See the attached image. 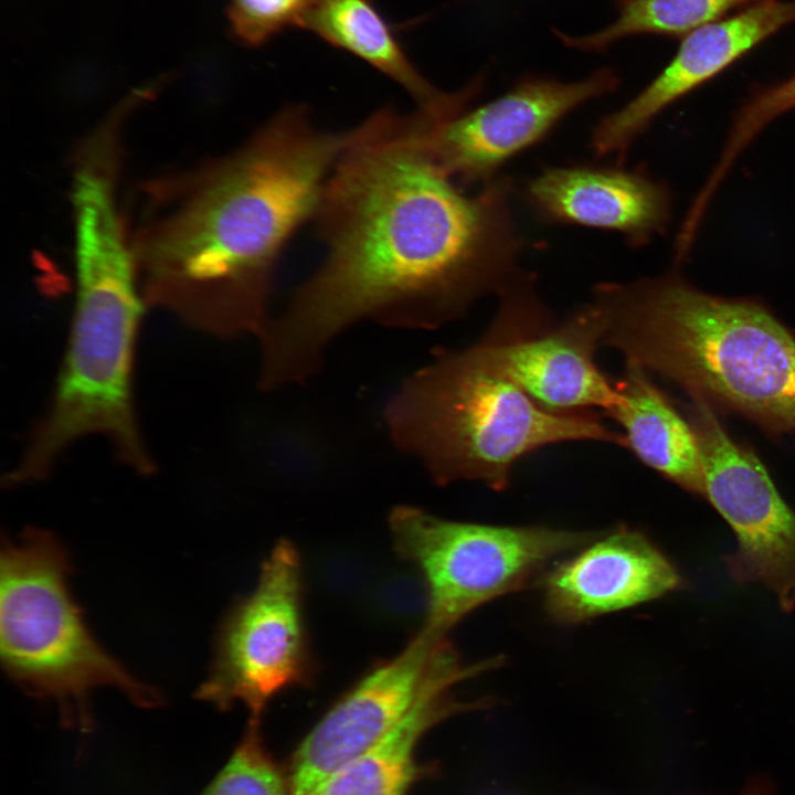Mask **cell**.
I'll list each match as a JSON object with an SVG mask.
<instances>
[{
	"mask_svg": "<svg viewBox=\"0 0 795 795\" xmlns=\"http://www.w3.org/2000/svg\"><path fill=\"white\" fill-rule=\"evenodd\" d=\"M426 121L383 108L351 130L314 215L325 261L259 335L263 390L308 380L358 321L435 329L522 273L511 180L464 193L431 156Z\"/></svg>",
	"mask_w": 795,
	"mask_h": 795,
	"instance_id": "cell-1",
	"label": "cell"
},
{
	"mask_svg": "<svg viewBox=\"0 0 795 795\" xmlns=\"http://www.w3.org/2000/svg\"><path fill=\"white\" fill-rule=\"evenodd\" d=\"M350 135L287 106L236 149L141 183L126 216L145 304L216 335L259 336L283 250Z\"/></svg>",
	"mask_w": 795,
	"mask_h": 795,
	"instance_id": "cell-2",
	"label": "cell"
},
{
	"mask_svg": "<svg viewBox=\"0 0 795 795\" xmlns=\"http://www.w3.org/2000/svg\"><path fill=\"white\" fill-rule=\"evenodd\" d=\"M603 347L712 411L770 435L795 432V335L762 303L701 292L678 276L602 283Z\"/></svg>",
	"mask_w": 795,
	"mask_h": 795,
	"instance_id": "cell-3",
	"label": "cell"
},
{
	"mask_svg": "<svg viewBox=\"0 0 795 795\" xmlns=\"http://www.w3.org/2000/svg\"><path fill=\"white\" fill-rule=\"evenodd\" d=\"M384 420L395 446L433 481H479L501 491L517 465L551 445L600 442L625 447L596 414L547 412L500 368L477 339L441 349L402 382Z\"/></svg>",
	"mask_w": 795,
	"mask_h": 795,
	"instance_id": "cell-4",
	"label": "cell"
},
{
	"mask_svg": "<svg viewBox=\"0 0 795 795\" xmlns=\"http://www.w3.org/2000/svg\"><path fill=\"white\" fill-rule=\"evenodd\" d=\"M2 665L26 692L52 700L64 724L93 725L89 693L115 687L151 708L160 697L106 653L91 635L67 586L68 560L49 532L31 529L2 547L0 563Z\"/></svg>",
	"mask_w": 795,
	"mask_h": 795,
	"instance_id": "cell-5",
	"label": "cell"
},
{
	"mask_svg": "<svg viewBox=\"0 0 795 795\" xmlns=\"http://www.w3.org/2000/svg\"><path fill=\"white\" fill-rule=\"evenodd\" d=\"M389 528L396 555L424 583L421 628L437 637L484 604L537 583L550 562L601 533L455 521L403 505L390 512Z\"/></svg>",
	"mask_w": 795,
	"mask_h": 795,
	"instance_id": "cell-6",
	"label": "cell"
},
{
	"mask_svg": "<svg viewBox=\"0 0 795 795\" xmlns=\"http://www.w3.org/2000/svg\"><path fill=\"white\" fill-rule=\"evenodd\" d=\"M303 570L296 545L277 541L254 590L224 618L198 698L222 710L240 702L259 722L276 696L314 680Z\"/></svg>",
	"mask_w": 795,
	"mask_h": 795,
	"instance_id": "cell-7",
	"label": "cell"
},
{
	"mask_svg": "<svg viewBox=\"0 0 795 795\" xmlns=\"http://www.w3.org/2000/svg\"><path fill=\"white\" fill-rule=\"evenodd\" d=\"M502 657L465 662L447 637L420 628L394 657L367 671L310 729L287 773L289 795H316L340 767L389 734L431 690L496 669Z\"/></svg>",
	"mask_w": 795,
	"mask_h": 795,
	"instance_id": "cell-8",
	"label": "cell"
},
{
	"mask_svg": "<svg viewBox=\"0 0 795 795\" xmlns=\"http://www.w3.org/2000/svg\"><path fill=\"white\" fill-rule=\"evenodd\" d=\"M498 297L495 317L478 340L500 368L547 412L606 414L617 393L596 361L603 326L592 304L555 320L524 273Z\"/></svg>",
	"mask_w": 795,
	"mask_h": 795,
	"instance_id": "cell-9",
	"label": "cell"
},
{
	"mask_svg": "<svg viewBox=\"0 0 795 795\" xmlns=\"http://www.w3.org/2000/svg\"><path fill=\"white\" fill-rule=\"evenodd\" d=\"M695 431L706 478V498L733 529L736 550L724 558L739 584L761 583L785 613L795 608V512L749 446L727 432L716 412L692 401Z\"/></svg>",
	"mask_w": 795,
	"mask_h": 795,
	"instance_id": "cell-10",
	"label": "cell"
},
{
	"mask_svg": "<svg viewBox=\"0 0 795 795\" xmlns=\"http://www.w3.org/2000/svg\"><path fill=\"white\" fill-rule=\"evenodd\" d=\"M613 70L575 82L530 77L500 97L451 118H430L425 142L455 181L488 182L511 157L541 140L565 115L618 86Z\"/></svg>",
	"mask_w": 795,
	"mask_h": 795,
	"instance_id": "cell-11",
	"label": "cell"
},
{
	"mask_svg": "<svg viewBox=\"0 0 795 795\" xmlns=\"http://www.w3.org/2000/svg\"><path fill=\"white\" fill-rule=\"evenodd\" d=\"M544 608L555 622L581 624L678 590L681 575L643 532H601L540 580Z\"/></svg>",
	"mask_w": 795,
	"mask_h": 795,
	"instance_id": "cell-12",
	"label": "cell"
},
{
	"mask_svg": "<svg viewBox=\"0 0 795 795\" xmlns=\"http://www.w3.org/2000/svg\"><path fill=\"white\" fill-rule=\"evenodd\" d=\"M792 22L794 1L761 0L730 19L691 31L646 88L595 125L593 150L600 156L624 153L659 112Z\"/></svg>",
	"mask_w": 795,
	"mask_h": 795,
	"instance_id": "cell-13",
	"label": "cell"
},
{
	"mask_svg": "<svg viewBox=\"0 0 795 795\" xmlns=\"http://www.w3.org/2000/svg\"><path fill=\"white\" fill-rule=\"evenodd\" d=\"M524 199L543 221L616 231L633 244L644 243L667 215L661 187L619 168H548L528 182Z\"/></svg>",
	"mask_w": 795,
	"mask_h": 795,
	"instance_id": "cell-14",
	"label": "cell"
},
{
	"mask_svg": "<svg viewBox=\"0 0 795 795\" xmlns=\"http://www.w3.org/2000/svg\"><path fill=\"white\" fill-rule=\"evenodd\" d=\"M617 401L606 413L617 425L625 447L640 463L685 490L706 497L698 441L687 416L639 365L625 362L614 380Z\"/></svg>",
	"mask_w": 795,
	"mask_h": 795,
	"instance_id": "cell-15",
	"label": "cell"
},
{
	"mask_svg": "<svg viewBox=\"0 0 795 795\" xmlns=\"http://www.w3.org/2000/svg\"><path fill=\"white\" fill-rule=\"evenodd\" d=\"M301 28L396 82L415 100L417 110L434 119L465 110L479 89L478 82L453 94L434 87L407 57L373 0H315Z\"/></svg>",
	"mask_w": 795,
	"mask_h": 795,
	"instance_id": "cell-16",
	"label": "cell"
},
{
	"mask_svg": "<svg viewBox=\"0 0 795 795\" xmlns=\"http://www.w3.org/2000/svg\"><path fill=\"white\" fill-rule=\"evenodd\" d=\"M455 685L426 693L381 741L335 772L316 795H409L420 767L416 751L424 734L445 719L487 708L488 700L460 701Z\"/></svg>",
	"mask_w": 795,
	"mask_h": 795,
	"instance_id": "cell-17",
	"label": "cell"
},
{
	"mask_svg": "<svg viewBox=\"0 0 795 795\" xmlns=\"http://www.w3.org/2000/svg\"><path fill=\"white\" fill-rule=\"evenodd\" d=\"M750 1L753 0H618L617 15L603 29L574 36L555 33L566 46L597 52L633 35L691 32Z\"/></svg>",
	"mask_w": 795,
	"mask_h": 795,
	"instance_id": "cell-18",
	"label": "cell"
},
{
	"mask_svg": "<svg viewBox=\"0 0 795 795\" xmlns=\"http://www.w3.org/2000/svg\"><path fill=\"white\" fill-rule=\"evenodd\" d=\"M201 795H289L288 777L265 749L259 722L247 730Z\"/></svg>",
	"mask_w": 795,
	"mask_h": 795,
	"instance_id": "cell-19",
	"label": "cell"
},
{
	"mask_svg": "<svg viewBox=\"0 0 795 795\" xmlns=\"http://www.w3.org/2000/svg\"><path fill=\"white\" fill-rule=\"evenodd\" d=\"M315 0H230L227 19L235 38L259 46L287 28L303 26Z\"/></svg>",
	"mask_w": 795,
	"mask_h": 795,
	"instance_id": "cell-20",
	"label": "cell"
},
{
	"mask_svg": "<svg viewBox=\"0 0 795 795\" xmlns=\"http://www.w3.org/2000/svg\"><path fill=\"white\" fill-rule=\"evenodd\" d=\"M795 107V74L746 104L733 124L722 158L733 162L738 153L774 117Z\"/></svg>",
	"mask_w": 795,
	"mask_h": 795,
	"instance_id": "cell-21",
	"label": "cell"
},
{
	"mask_svg": "<svg viewBox=\"0 0 795 795\" xmlns=\"http://www.w3.org/2000/svg\"><path fill=\"white\" fill-rule=\"evenodd\" d=\"M741 795H774V787L765 776H757L749 781Z\"/></svg>",
	"mask_w": 795,
	"mask_h": 795,
	"instance_id": "cell-22",
	"label": "cell"
}]
</instances>
